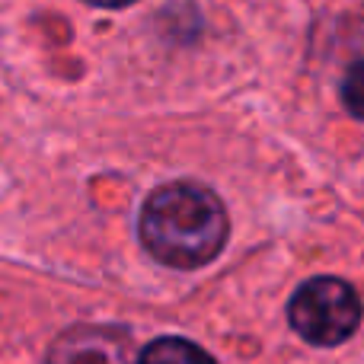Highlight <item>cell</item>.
I'll return each mask as SVG.
<instances>
[{"label": "cell", "instance_id": "3957f363", "mask_svg": "<svg viewBox=\"0 0 364 364\" xmlns=\"http://www.w3.org/2000/svg\"><path fill=\"white\" fill-rule=\"evenodd\" d=\"M132 333L106 323H80L51 342L48 364H138Z\"/></svg>", "mask_w": 364, "mask_h": 364}, {"label": "cell", "instance_id": "5b68a950", "mask_svg": "<svg viewBox=\"0 0 364 364\" xmlns=\"http://www.w3.org/2000/svg\"><path fill=\"white\" fill-rule=\"evenodd\" d=\"M342 106L364 122V61H355L342 77Z\"/></svg>", "mask_w": 364, "mask_h": 364}, {"label": "cell", "instance_id": "277c9868", "mask_svg": "<svg viewBox=\"0 0 364 364\" xmlns=\"http://www.w3.org/2000/svg\"><path fill=\"white\" fill-rule=\"evenodd\" d=\"M138 364H218L205 348H198L195 342H186V339H157L141 352Z\"/></svg>", "mask_w": 364, "mask_h": 364}, {"label": "cell", "instance_id": "6da1fadb", "mask_svg": "<svg viewBox=\"0 0 364 364\" xmlns=\"http://www.w3.org/2000/svg\"><path fill=\"white\" fill-rule=\"evenodd\" d=\"M230 220L218 195L201 182H166L141 205L138 237L157 262L198 269L224 250Z\"/></svg>", "mask_w": 364, "mask_h": 364}, {"label": "cell", "instance_id": "8992f818", "mask_svg": "<svg viewBox=\"0 0 364 364\" xmlns=\"http://www.w3.org/2000/svg\"><path fill=\"white\" fill-rule=\"evenodd\" d=\"M90 6H102V10H119V6H132L134 0H83Z\"/></svg>", "mask_w": 364, "mask_h": 364}, {"label": "cell", "instance_id": "7a4b0ae2", "mask_svg": "<svg viewBox=\"0 0 364 364\" xmlns=\"http://www.w3.org/2000/svg\"><path fill=\"white\" fill-rule=\"evenodd\" d=\"M288 320L310 346H339L361 323V297L342 278H310L288 301Z\"/></svg>", "mask_w": 364, "mask_h": 364}]
</instances>
